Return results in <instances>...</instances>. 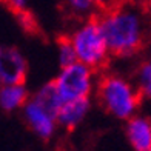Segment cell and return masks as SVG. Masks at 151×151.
<instances>
[{"mask_svg": "<svg viewBox=\"0 0 151 151\" xmlns=\"http://www.w3.org/2000/svg\"><path fill=\"white\" fill-rule=\"evenodd\" d=\"M125 137L133 151H151V119L150 116H133L125 122Z\"/></svg>", "mask_w": 151, "mask_h": 151, "instance_id": "52a82bcc", "label": "cell"}, {"mask_svg": "<svg viewBox=\"0 0 151 151\" xmlns=\"http://www.w3.org/2000/svg\"><path fill=\"white\" fill-rule=\"evenodd\" d=\"M28 74V60L25 54L12 45L0 48V83H25Z\"/></svg>", "mask_w": 151, "mask_h": 151, "instance_id": "8992f818", "label": "cell"}, {"mask_svg": "<svg viewBox=\"0 0 151 151\" xmlns=\"http://www.w3.org/2000/svg\"><path fill=\"white\" fill-rule=\"evenodd\" d=\"M93 108V102L91 97L88 99H77V100H68L63 102L57 109V122L59 127L71 131L80 127L88 117Z\"/></svg>", "mask_w": 151, "mask_h": 151, "instance_id": "ba28073f", "label": "cell"}, {"mask_svg": "<svg viewBox=\"0 0 151 151\" xmlns=\"http://www.w3.org/2000/svg\"><path fill=\"white\" fill-rule=\"evenodd\" d=\"M133 82L143 100H151V59H145L137 63L133 73Z\"/></svg>", "mask_w": 151, "mask_h": 151, "instance_id": "30bf717a", "label": "cell"}, {"mask_svg": "<svg viewBox=\"0 0 151 151\" xmlns=\"http://www.w3.org/2000/svg\"><path fill=\"white\" fill-rule=\"evenodd\" d=\"M3 3L14 14H20L23 11H28V0H3Z\"/></svg>", "mask_w": 151, "mask_h": 151, "instance_id": "4fadbf2b", "label": "cell"}, {"mask_svg": "<svg viewBox=\"0 0 151 151\" xmlns=\"http://www.w3.org/2000/svg\"><path fill=\"white\" fill-rule=\"evenodd\" d=\"M94 3H96V8L97 9L106 11L114 6V0H94Z\"/></svg>", "mask_w": 151, "mask_h": 151, "instance_id": "9a60e30c", "label": "cell"}, {"mask_svg": "<svg viewBox=\"0 0 151 151\" xmlns=\"http://www.w3.org/2000/svg\"><path fill=\"white\" fill-rule=\"evenodd\" d=\"M68 37L74 46L79 62L91 66L96 71L108 65L111 52L99 17H86L83 22L76 26Z\"/></svg>", "mask_w": 151, "mask_h": 151, "instance_id": "3957f363", "label": "cell"}, {"mask_svg": "<svg viewBox=\"0 0 151 151\" xmlns=\"http://www.w3.org/2000/svg\"><path fill=\"white\" fill-rule=\"evenodd\" d=\"M150 59H151V52H150Z\"/></svg>", "mask_w": 151, "mask_h": 151, "instance_id": "e0dca14e", "label": "cell"}, {"mask_svg": "<svg viewBox=\"0 0 151 151\" xmlns=\"http://www.w3.org/2000/svg\"><path fill=\"white\" fill-rule=\"evenodd\" d=\"M99 19L111 57L131 59L145 46L148 25L139 8L128 3L114 5Z\"/></svg>", "mask_w": 151, "mask_h": 151, "instance_id": "6da1fadb", "label": "cell"}, {"mask_svg": "<svg viewBox=\"0 0 151 151\" xmlns=\"http://www.w3.org/2000/svg\"><path fill=\"white\" fill-rule=\"evenodd\" d=\"M31 93L25 83H8L0 86V109L6 114L20 113L29 100Z\"/></svg>", "mask_w": 151, "mask_h": 151, "instance_id": "9c48e42d", "label": "cell"}, {"mask_svg": "<svg viewBox=\"0 0 151 151\" xmlns=\"http://www.w3.org/2000/svg\"><path fill=\"white\" fill-rule=\"evenodd\" d=\"M52 82L57 88L62 102H68L88 99L96 94L99 77L96 70L77 60L68 66L59 68V73Z\"/></svg>", "mask_w": 151, "mask_h": 151, "instance_id": "277c9868", "label": "cell"}, {"mask_svg": "<svg viewBox=\"0 0 151 151\" xmlns=\"http://www.w3.org/2000/svg\"><path fill=\"white\" fill-rule=\"evenodd\" d=\"M57 62H59V68H63L68 66L77 62V56H76V51H74V46L71 43L70 37H60L59 42H57Z\"/></svg>", "mask_w": 151, "mask_h": 151, "instance_id": "8fae6325", "label": "cell"}, {"mask_svg": "<svg viewBox=\"0 0 151 151\" xmlns=\"http://www.w3.org/2000/svg\"><path fill=\"white\" fill-rule=\"evenodd\" d=\"M20 116H22L26 128L42 140L52 139L57 129L60 128L57 122V111L36 99L32 94L22 108Z\"/></svg>", "mask_w": 151, "mask_h": 151, "instance_id": "5b68a950", "label": "cell"}, {"mask_svg": "<svg viewBox=\"0 0 151 151\" xmlns=\"http://www.w3.org/2000/svg\"><path fill=\"white\" fill-rule=\"evenodd\" d=\"M94 96L108 116L123 123L139 113L143 102L133 79L120 73L102 74Z\"/></svg>", "mask_w": 151, "mask_h": 151, "instance_id": "7a4b0ae2", "label": "cell"}, {"mask_svg": "<svg viewBox=\"0 0 151 151\" xmlns=\"http://www.w3.org/2000/svg\"><path fill=\"white\" fill-rule=\"evenodd\" d=\"M65 5L68 11L77 17H91L94 9H97L94 0H65Z\"/></svg>", "mask_w": 151, "mask_h": 151, "instance_id": "7c38bea8", "label": "cell"}, {"mask_svg": "<svg viewBox=\"0 0 151 151\" xmlns=\"http://www.w3.org/2000/svg\"><path fill=\"white\" fill-rule=\"evenodd\" d=\"M17 19H19V22L20 25H22V28L23 29H32L34 28V22H32V17L28 11H23V12H20V14H16Z\"/></svg>", "mask_w": 151, "mask_h": 151, "instance_id": "5bb4252c", "label": "cell"}, {"mask_svg": "<svg viewBox=\"0 0 151 151\" xmlns=\"http://www.w3.org/2000/svg\"><path fill=\"white\" fill-rule=\"evenodd\" d=\"M148 116H150V119H151V109H150V114H148Z\"/></svg>", "mask_w": 151, "mask_h": 151, "instance_id": "2e32d148", "label": "cell"}]
</instances>
